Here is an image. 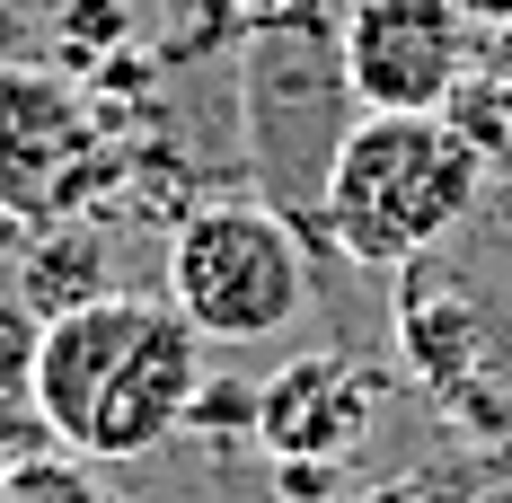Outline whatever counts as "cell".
I'll return each instance as SVG.
<instances>
[{"label":"cell","mask_w":512,"mask_h":503,"mask_svg":"<svg viewBox=\"0 0 512 503\" xmlns=\"http://www.w3.org/2000/svg\"><path fill=\"white\" fill-rule=\"evenodd\" d=\"M327 18V0H159L168 53H221V45H256L274 27Z\"/></svg>","instance_id":"obj_9"},{"label":"cell","mask_w":512,"mask_h":503,"mask_svg":"<svg viewBox=\"0 0 512 503\" xmlns=\"http://www.w3.org/2000/svg\"><path fill=\"white\" fill-rule=\"evenodd\" d=\"M327 9H354V0H327Z\"/></svg>","instance_id":"obj_14"},{"label":"cell","mask_w":512,"mask_h":503,"mask_svg":"<svg viewBox=\"0 0 512 503\" xmlns=\"http://www.w3.org/2000/svg\"><path fill=\"white\" fill-rule=\"evenodd\" d=\"M468 27H512V0H451Z\"/></svg>","instance_id":"obj_13"},{"label":"cell","mask_w":512,"mask_h":503,"mask_svg":"<svg viewBox=\"0 0 512 503\" xmlns=\"http://www.w3.org/2000/svg\"><path fill=\"white\" fill-rule=\"evenodd\" d=\"M380 415V380L345 353H301L256 389V442L274 459H354Z\"/></svg>","instance_id":"obj_7"},{"label":"cell","mask_w":512,"mask_h":503,"mask_svg":"<svg viewBox=\"0 0 512 503\" xmlns=\"http://www.w3.org/2000/svg\"><path fill=\"white\" fill-rule=\"evenodd\" d=\"M477 80L512 106V27H477Z\"/></svg>","instance_id":"obj_12"},{"label":"cell","mask_w":512,"mask_h":503,"mask_svg":"<svg viewBox=\"0 0 512 503\" xmlns=\"http://www.w3.org/2000/svg\"><path fill=\"white\" fill-rule=\"evenodd\" d=\"M45 27L62 36V53H71V62H89V71H98L106 53L133 45V27H124V0H45ZM71 62H62V71H71Z\"/></svg>","instance_id":"obj_11"},{"label":"cell","mask_w":512,"mask_h":503,"mask_svg":"<svg viewBox=\"0 0 512 503\" xmlns=\"http://www.w3.org/2000/svg\"><path fill=\"white\" fill-rule=\"evenodd\" d=\"M98 292H115L106 283V239L89 221H45L36 248H27V274H18V301L36 318H62V309L98 301Z\"/></svg>","instance_id":"obj_8"},{"label":"cell","mask_w":512,"mask_h":503,"mask_svg":"<svg viewBox=\"0 0 512 503\" xmlns=\"http://www.w3.org/2000/svg\"><path fill=\"white\" fill-rule=\"evenodd\" d=\"M0 477H9V459H0Z\"/></svg>","instance_id":"obj_15"},{"label":"cell","mask_w":512,"mask_h":503,"mask_svg":"<svg viewBox=\"0 0 512 503\" xmlns=\"http://www.w3.org/2000/svg\"><path fill=\"white\" fill-rule=\"evenodd\" d=\"M336 53L362 115H442L477 71V27L451 0H354Z\"/></svg>","instance_id":"obj_6"},{"label":"cell","mask_w":512,"mask_h":503,"mask_svg":"<svg viewBox=\"0 0 512 503\" xmlns=\"http://www.w3.org/2000/svg\"><path fill=\"white\" fill-rule=\"evenodd\" d=\"M168 309L204 345H265L301 327L309 309V248L274 203H195L168 230Z\"/></svg>","instance_id":"obj_4"},{"label":"cell","mask_w":512,"mask_h":503,"mask_svg":"<svg viewBox=\"0 0 512 503\" xmlns=\"http://www.w3.org/2000/svg\"><path fill=\"white\" fill-rule=\"evenodd\" d=\"M354 89H345V53L327 18L301 27H274L239 45V142L256 168V203H274L292 230H318V195H327V168L336 142L354 133Z\"/></svg>","instance_id":"obj_3"},{"label":"cell","mask_w":512,"mask_h":503,"mask_svg":"<svg viewBox=\"0 0 512 503\" xmlns=\"http://www.w3.org/2000/svg\"><path fill=\"white\" fill-rule=\"evenodd\" d=\"M204 389V336L168 301L98 292V301L36 318L27 353V398L45 433L80 459H151L186 433Z\"/></svg>","instance_id":"obj_1"},{"label":"cell","mask_w":512,"mask_h":503,"mask_svg":"<svg viewBox=\"0 0 512 503\" xmlns=\"http://www.w3.org/2000/svg\"><path fill=\"white\" fill-rule=\"evenodd\" d=\"M106 177H124V151L98 89L62 62H0V221H80Z\"/></svg>","instance_id":"obj_5"},{"label":"cell","mask_w":512,"mask_h":503,"mask_svg":"<svg viewBox=\"0 0 512 503\" xmlns=\"http://www.w3.org/2000/svg\"><path fill=\"white\" fill-rule=\"evenodd\" d=\"M0 503H115V486L98 477V459H80V451H62V442H45V451L9 459Z\"/></svg>","instance_id":"obj_10"},{"label":"cell","mask_w":512,"mask_h":503,"mask_svg":"<svg viewBox=\"0 0 512 503\" xmlns=\"http://www.w3.org/2000/svg\"><path fill=\"white\" fill-rule=\"evenodd\" d=\"M495 159L468 142L460 115H354V133L336 142L327 195H318V239L371 265V274H407L468 230V212L486 195Z\"/></svg>","instance_id":"obj_2"}]
</instances>
